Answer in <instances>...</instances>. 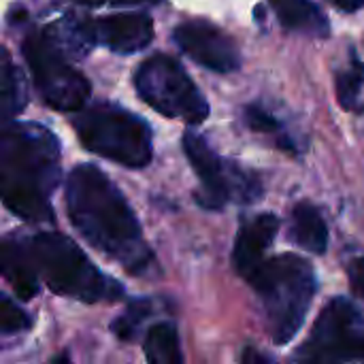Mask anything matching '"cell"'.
I'll list each match as a JSON object with an SVG mask.
<instances>
[{"label":"cell","instance_id":"cell-1","mask_svg":"<svg viewBox=\"0 0 364 364\" xmlns=\"http://www.w3.org/2000/svg\"><path fill=\"white\" fill-rule=\"evenodd\" d=\"M66 213L75 230L128 273L143 275L154 254L119 188L94 164H79L66 179Z\"/></svg>","mask_w":364,"mask_h":364},{"label":"cell","instance_id":"cell-2","mask_svg":"<svg viewBox=\"0 0 364 364\" xmlns=\"http://www.w3.org/2000/svg\"><path fill=\"white\" fill-rule=\"evenodd\" d=\"M60 181V143L34 122H13L0 130V200L26 222L53 218L51 196Z\"/></svg>","mask_w":364,"mask_h":364},{"label":"cell","instance_id":"cell-3","mask_svg":"<svg viewBox=\"0 0 364 364\" xmlns=\"http://www.w3.org/2000/svg\"><path fill=\"white\" fill-rule=\"evenodd\" d=\"M245 282H250L264 305L273 341L277 346L290 343L311 309L316 294L314 267L301 256L284 254L262 260Z\"/></svg>","mask_w":364,"mask_h":364},{"label":"cell","instance_id":"cell-4","mask_svg":"<svg viewBox=\"0 0 364 364\" xmlns=\"http://www.w3.org/2000/svg\"><path fill=\"white\" fill-rule=\"evenodd\" d=\"M36 273L60 296L81 303H113L124 286L90 262L75 241L60 232H38L28 247Z\"/></svg>","mask_w":364,"mask_h":364},{"label":"cell","instance_id":"cell-5","mask_svg":"<svg viewBox=\"0 0 364 364\" xmlns=\"http://www.w3.org/2000/svg\"><path fill=\"white\" fill-rule=\"evenodd\" d=\"M73 128L87 151L111 162L143 168L151 160L154 145L147 122L122 107L109 102L83 107L73 117Z\"/></svg>","mask_w":364,"mask_h":364},{"label":"cell","instance_id":"cell-6","mask_svg":"<svg viewBox=\"0 0 364 364\" xmlns=\"http://www.w3.org/2000/svg\"><path fill=\"white\" fill-rule=\"evenodd\" d=\"M134 87L139 96L164 117L196 126L209 115L207 98L171 55L158 53L147 58L134 75Z\"/></svg>","mask_w":364,"mask_h":364},{"label":"cell","instance_id":"cell-7","mask_svg":"<svg viewBox=\"0 0 364 364\" xmlns=\"http://www.w3.org/2000/svg\"><path fill=\"white\" fill-rule=\"evenodd\" d=\"M21 53L34 77V85L43 100L64 113H77L90 100V81L70 66V62L43 36L30 32L21 43Z\"/></svg>","mask_w":364,"mask_h":364},{"label":"cell","instance_id":"cell-8","mask_svg":"<svg viewBox=\"0 0 364 364\" xmlns=\"http://www.w3.org/2000/svg\"><path fill=\"white\" fill-rule=\"evenodd\" d=\"M183 149L200 179V192L196 194L200 207L222 209L230 200L254 203L260 198V181L239 164L220 158L200 134L186 132Z\"/></svg>","mask_w":364,"mask_h":364},{"label":"cell","instance_id":"cell-9","mask_svg":"<svg viewBox=\"0 0 364 364\" xmlns=\"http://www.w3.org/2000/svg\"><path fill=\"white\" fill-rule=\"evenodd\" d=\"M364 356V322L348 299L331 301L309 339L296 354L299 364H343Z\"/></svg>","mask_w":364,"mask_h":364},{"label":"cell","instance_id":"cell-10","mask_svg":"<svg viewBox=\"0 0 364 364\" xmlns=\"http://www.w3.org/2000/svg\"><path fill=\"white\" fill-rule=\"evenodd\" d=\"M173 38L188 58L209 70L232 73L241 66V53L235 41L209 21H183L175 28Z\"/></svg>","mask_w":364,"mask_h":364},{"label":"cell","instance_id":"cell-11","mask_svg":"<svg viewBox=\"0 0 364 364\" xmlns=\"http://www.w3.org/2000/svg\"><path fill=\"white\" fill-rule=\"evenodd\" d=\"M96 38L115 53H136L154 38V21L147 13H115L96 21Z\"/></svg>","mask_w":364,"mask_h":364},{"label":"cell","instance_id":"cell-12","mask_svg":"<svg viewBox=\"0 0 364 364\" xmlns=\"http://www.w3.org/2000/svg\"><path fill=\"white\" fill-rule=\"evenodd\" d=\"M277 232H279V218L273 213L256 215L241 226L235 241L232 262L243 277H247L252 271H256L262 264L264 252L273 245Z\"/></svg>","mask_w":364,"mask_h":364},{"label":"cell","instance_id":"cell-13","mask_svg":"<svg viewBox=\"0 0 364 364\" xmlns=\"http://www.w3.org/2000/svg\"><path fill=\"white\" fill-rule=\"evenodd\" d=\"M0 273L19 299L30 301L38 294V273L28 247L19 241L0 237Z\"/></svg>","mask_w":364,"mask_h":364},{"label":"cell","instance_id":"cell-14","mask_svg":"<svg viewBox=\"0 0 364 364\" xmlns=\"http://www.w3.org/2000/svg\"><path fill=\"white\" fill-rule=\"evenodd\" d=\"M43 36L68 60L85 58L92 47L98 43L96 38V23L77 15H66L43 30Z\"/></svg>","mask_w":364,"mask_h":364},{"label":"cell","instance_id":"cell-15","mask_svg":"<svg viewBox=\"0 0 364 364\" xmlns=\"http://www.w3.org/2000/svg\"><path fill=\"white\" fill-rule=\"evenodd\" d=\"M277 19L288 30L305 32L311 36H328L331 23L324 11L311 0H269Z\"/></svg>","mask_w":364,"mask_h":364},{"label":"cell","instance_id":"cell-16","mask_svg":"<svg viewBox=\"0 0 364 364\" xmlns=\"http://www.w3.org/2000/svg\"><path fill=\"white\" fill-rule=\"evenodd\" d=\"M290 239L311 254H324L328 247V228L318 211L309 203H299L292 211Z\"/></svg>","mask_w":364,"mask_h":364},{"label":"cell","instance_id":"cell-17","mask_svg":"<svg viewBox=\"0 0 364 364\" xmlns=\"http://www.w3.org/2000/svg\"><path fill=\"white\" fill-rule=\"evenodd\" d=\"M26 107V85L19 68L4 47H0V122L13 119Z\"/></svg>","mask_w":364,"mask_h":364},{"label":"cell","instance_id":"cell-18","mask_svg":"<svg viewBox=\"0 0 364 364\" xmlns=\"http://www.w3.org/2000/svg\"><path fill=\"white\" fill-rule=\"evenodd\" d=\"M145 358L147 364H183L181 343L175 324L160 322L147 331L145 337Z\"/></svg>","mask_w":364,"mask_h":364},{"label":"cell","instance_id":"cell-19","mask_svg":"<svg viewBox=\"0 0 364 364\" xmlns=\"http://www.w3.org/2000/svg\"><path fill=\"white\" fill-rule=\"evenodd\" d=\"M364 87V62L356 55L348 70L337 75V98L343 109L358 111L360 109V92Z\"/></svg>","mask_w":364,"mask_h":364},{"label":"cell","instance_id":"cell-20","mask_svg":"<svg viewBox=\"0 0 364 364\" xmlns=\"http://www.w3.org/2000/svg\"><path fill=\"white\" fill-rule=\"evenodd\" d=\"M151 309H154V307H151V301H147V299H136V301H132V303L126 307V311H124L119 318L113 320V324H111L113 335H115L119 341H132V339L136 337L141 324L151 316Z\"/></svg>","mask_w":364,"mask_h":364},{"label":"cell","instance_id":"cell-21","mask_svg":"<svg viewBox=\"0 0 364 364\" xmlns=\"http://www.w3.org/2000/svg\"><path fill=\"white\" fill-rule=\"evenodd\" d=\"M30 326H32V318L11 299L0 296V333L2 335L26 333Z\"/></svg>","mask_w":364,"mask_h":364},{"label":"cell","instance_id":"cell-22","mask_svg":"<svg viewBox=\"0 0 364 364\" xmlns=\"http://www.w3.org/2000/svg\"><path fill=\"white\" fill-rule=\"evenodd\" d=\"M245 124L254 130V132H262V134H275V132H279L282 130V126H279V122L269 113V111H264L262 107H258V105H250V107H245Z\"/></svg>","mask_w":364,"mask_h":364},{"label":"cell","instance_id":"cell-23","mask_svg":"<svg viewBox=\"0 0 364 364\" xmlns=\"http://www.w3.org/2000/svg\"><path fill=\"white\" fill-rule=\"evenodd\" d=\"M348 275H350V286H352L354 296H358L364 303V258H358L350 264Z\"/></svg>","mask_w":364,"mask_h":364},{"label":"cell","instance_id":"cell-24","mask_svg":"<svg viewBox=\"0 0 364 364\" xmlns=\"http://www.w3.org/2000/svg\"><path fill=\"white\" fill-rule=\"evenodd\" d=\"M241 364H273V360L262 352H258L256 348H245L241 354Z\"/></svg>","mask_w":364,"mask_h":364},{"label":"cell","instance_id":"cell-25","mask_svg":"<svg viewBox=\"0 0 364 364\" xmlns=\"http://www.w3.org/2000/svg\"><path fill=\"white\" fill-rule=\"evenodd\" d=\"M83 6H102V4H151V2H160V0H75Z\"/></svg>","mask_w":364,"mask_h":364},{"label":"cell","instance_id":"cell-26","mask_svg":"<svg viewBox=\"0 0 364 364\" xmlns=\"http://www.w3.org/2000/svg\"><path fill=\"white\" fill-rule=\"evenodd\" d=\"M341 11H358V9H363L364 6V0H333Z\"/></svg>","mask_w":364,"mask_h":364},{"label":"cell","instance_id":"cell-27","mask_svg":"<svg viewBox=\"0 0 364 364\" xmlns=\"http://www.w3.org/2000/svg\"><path fill=\"white\" fill-rule=\"evenodd\" d=\"M49 364H70V356H68V352H62V354H58L55 358H51Z\"/></svg>","mask_w":364,"mask_h":364}]
</instances>
